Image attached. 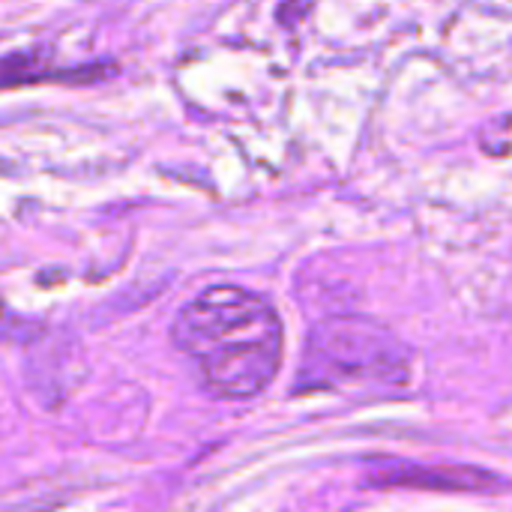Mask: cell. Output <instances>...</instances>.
<instances>
[{
    "instance_id": "3",
    "label": "cell",
    "mask_w": 512,
    "mask_h": 512,
    "mask_svg": "<svg viewBox=\"0 0 512 512\" xmlns=\"http://www.w3.org/2000/svg\"><path fill=\"white\" fill-rule=\"evenodd\" d=\"M378 486H408V489H444V492H489L501 480L480 468L465 465H399L375 480Z\"/></svg>"
},
{
    "instance_id": "4",
    "label": "cell",
    "mask_w": 512,
    "mask_h": 512,
    "mask_svg": "<svg viewBox=\"0 0 512 512\" xmlns=\"http://www.w3.org/2000/svg\"><path fill=\"white\" fill-rule=\"evenodd\" d=\"M102 72L99 66H84L81 72L75 69H54L51 66V54L45 48H24V51H12L6 57H0V90L6 87H18V84H36L45 78H84V81H96Z\"/></svg>"
},
{
    "instance_id": "2",
    "label": "cell",
    "mask_w": 512,
    "mask_h": 512,
    "mask_svg": "<svg viewBox=\"0 0 512 512\" xmlns=\"http://www.w3.org/2000/svg\"><path fill=\"white\" fill-rule=\"evenodd\" d=\"M306 387L339 384H402L408 378V351L381 324L366 318H336L315 330L303 366Z\"/></svg>"
},
{
    "instance_id": "1",
    "label": "cell",
    "mask_w": 512,
    "mask_h": 512,
    "mask_svg": "<svg viewBox=\"0 0 512 512\" xmlns=\"http://www.w3.org/2000/svg\"><path fill=\"white\" fill-rule=\"evenodd\" d=\"M174 348L219 399H255L279 375L282 321L267 297L243 285H210L174 318Z\"/></svg>"
}]
</instances>
